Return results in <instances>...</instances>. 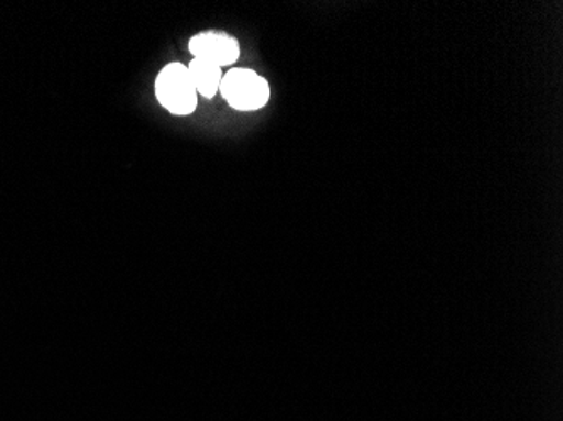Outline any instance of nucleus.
I'll return each mask as SVG.
<instances>
[{
	"instance_id": "1",
	"label": "nucleus",
	"mask_w": 563,
	"mask_h": 421,
	"mask_svg": "<svg viewBox=\"0 0 563 421\" xmlns=\"http://www.w3.org/2000/svg\"><path fill=\"white\" fill-rule=\"evenodd\" d=\"M157 103L174 117H189L198 109V91L192 85L188 65L173 62L163 66L154 81Z\"/></svg>"
},
{
	"instance_id": "2",
	"label": "nucleus",
	"mask_w": 563,
	"mask_h": 421,
	"mask_svg": "<svg viewBox=\"0 0 563 421\" xmlns=\"http://www.w3.org/2000/svg\"><path fill=\"white\" fill-rule=\"evenodd\" d=\"M230 109L236 112H257L265 109L271 100V84L261 73L250 68H230L223 73L220 91Z\"/></svg>"
},
{
	"instance_id": "3",
	"label": "nucleus",
	"mask_w": 563,
	"mask_h": 421,
	"mask_svg": "<svg viewBox=\"0 0 563 421\" xmlns=\"http://www.w3.org/2000/svg\"><path fill=\"white\" fill-rule=\"evenodd\" d=\"M189 55L195 59L213 63L221 69L235 65L242 55L239 40L221 31H202L188 43Z\"/></svg>"
},
{
	"instance_id": "4",
	"label": "nucleus",
	"mask_w": 563,
	"mask_h": 421,
	"mask_svg": "<svg viewBox=\"0 0 563 421\" xmlns=\"http://www.w3.org/2000/svg\"><path fill=\"white\" fill-rule=\"evenodd\" d=\"M189 75H191L192 85H195L198 97L213 100L220 91L221 80H223V69L213 63L202 62V59L192 58L188 65Z\"/></svg>"
}]
</instances>
